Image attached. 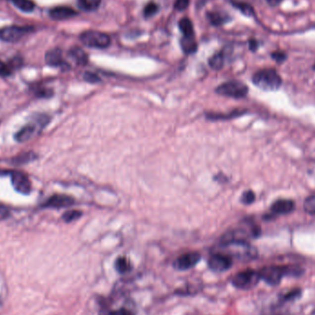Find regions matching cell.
Returning a JSON list of instances; mask_svg holds the SVG:
<instances>
[{
	"instance_id": "1",
	"label": "cell",
	"mask_w": 315,
	"mask_h": 315,
	"mask_svg": "<svg viewBox=\"0 0 315 315\" xmlns=\"http://www.w3.org/2000/svg\"><path fill=\"white\" fill-rule=\"evenodd\" d=\"M260 278L270 286H277L281 282L283 276H299L302 269L296 266H267L258 271Z\"/></svg>"
},
{
	"instance_id": "2",
	"label": "cell",
	"mask_w": 315,
	"mask_h": 315,
	"mask_svg": "<svg viewBox=\"0 0 315 315\" xmlns=\"http://www.w3.org/2000/svg\"><path fill=\"white\" fill-rule=\"evenodd\" d=\"M49 122L50 117L46 114L34 115L33 120L29 124L24 125L20 131L16 133L15 140L20 143H24L31 140L32 138L36 137L48 125Z\"/></svg>"
},
{
	"instance_id": "3",
	"label": "cell",
	"mask_w": 315,
	"mask_h": 315,
	"mask_svg": "<svg viewBox=\"0 0 315 315\" xmlns=\"http://www.w3.org/2000/svg\"><path fill=\"white\" fill-rule=\"evenodd\" d=\"M253 82L262 91L275 92L280 88L282 79L275 69L267 68L256 72L253 77Z\"/></svg>"
},
{
	"instance_id": "4",
	"label": "cell",
	"mask_w": 315,
	"mask_h": 315,
	"mask_svg": "<svg viewBox=\"0 0 315 315\" xmlns=\"http://www.w3.org/2000/svg\"><path fill=\"white\" fill-rule=\"evenodd\" d=\"M221 247L225 249L227 256H235L242 260H252L257 256V251L248 242L233 241L229 243H221Z\"/></svg>"
},
{
	"instance_id": "5",
	"label": "cell",
	"mask_w": 315,
	"mask_h": 315,
	"mask_svg": "<svg viewBox=\"0 0 315 315\" xmlns=\"http://www.w3.org/2000/svg\"><path fill=\"white\" fill-rule=\"evenodd\" d=\"M261 280L259 272L256 270L247 269L239 272L232 277V285L239 289H250L255 288Z\"/></svg>"
},
{
	"instance_id": "6",
	"label": "cell",
	"mask_w": 315,
	"mask_h": 315,
	"mask_svg": "<svg viewBox=\"0 0 315 315\" xmlns=\"http://www.w3.org/2000/svg\"><path fill=\"white\" fill-rule=\"evenodd\" d=\"M216 92L217 94L226 97L241 99L247 95L248 87L241 81L231 80L218 86L216 89Z\"/></svg>"
},
{
	"instance_id": "7",
	"label": "cell",
	"mask_w": 315,
	"mask_h": 315,
	"mask_svg": "<svg viewBox=\"0 0 315 315\" xmlns=\"http://www.w3.org/2000/svg\"><path fill=\"white\" fill-rule=\"evenodd\" d=\"M79 39L83 45L92 48H106L111 44L110 36L98 31L84 32L81 33Z\"/></svg>"
},
{
	"instance_id": "8",
	"label": "cell",
	"mask_w": 315,
	"mask_h": 315,
	"mask_svg": "<svg viewBox=\"0 0 315 315\" xmlns=\"http://www.w3.org/2000/svg\"><path fill=\"white\" fill-rule=\"evenodd\" d=\"M33 31V27H5L3 29H0V40L7 43H16Z\"/></svg>"
},
{
	"instance_id": "9",
	"label": "cell",
	"mask_w": 315,
	"mask_h": 315,
	"mask_svg": "<svg viewBox=\"0 0 315 315\" xmlns=\"http://www.w3.org/2000/svg\"><path fill=\"white\" fill-rule=\"evenodd\" d=\"M201 259V256L197 252L186 253L179 256L173 262V266L180 271L189 270L197 265Z\"/></svg>"
},
{
	"instance_id": "10",
	"label": "cell",
	"mask_w": 315,
	"mask_h": 315,
	"mask_svg": "<svg viewBox=\"0 0 315 315\" xmlns=\"http://www.w3.org/2000/svg\"><path fill=\"white\" fill-rule=\"evenodd\" d=\"M232 265V259L225 254H215L209 260V267L214 272H225L230 269Z\"/></svg>"
},
{
	"instance_id": "11",
	"label": "cell",
	"mask_w": 315,
	"mask_h": 315,
	"mask_svg": "<svg viewBox=\"0 0 315 315\" xmlns=\"http://www.w3.org/2000/svg\"><path fill=\"white\" fill-rule=\"evenodd\" d=\"M10 178L14 189L17 192L22 195H29L31 193L32 184L25 173L21 171H11Z\"/></svg>"
},
{
	"instance_id": "12",
	"label": "cell",
	"mask_w": 315,
	"mask_h": 315,
	"mask_svg": "<svg viewBox=\"0 0 315 315\" xmlns=\"http://www.w3.org/2000/svg\"><path fill=\"white\" fill-rule=\"evenodd\" d=\"M75 204V200L69 196L66 195H54L46 200V203L43 205L44 208L50 209H61V208H68Z\"/></svg>"
},
{
	"instance_id": "13",
	"label": "cell",
	"mask_w": 315,
	"mask_h": 315,
	"mask_svg": "<svg viewBox=\"0 0 315 315\" xmlns=\"http://www.w3.org/2000/svg\"><path fill=\"white\" fill-rule=\"evenodd\" d=\"M295 209V203L289 199H279L272 204L271 211L276 215H285L292 212Z\"/></svg>"
},
{
	"instance_id": "14",
	"label": "cell",
	"mask_w": 315,
	"mask_h": 315,
	"mask_svg": "<svg viewBox=\"0 0 315 315\" xmlns=\"http://www.w3.org/2000/svg\"><path fill=\"white\" fill-rule=\"evenodd\" d=\"M77 15L78 13L75 9L68 7H53L49 11V16L55 20H68Z\"/></svg>"
},
{
	"instance_id": "15",
	"label": "cell",
	"mask_w": 315,
	"mask_h": 315,
	"mask_svg": "<svg viewBox=\"0 0 315 315\" xmlns=\"http://www.w3.org/2000/svg\"><path fill=\"white\" fill-rule=\"evenodd\" d=\"M46 62L47 65L51 66H59V67H68V65L63 59L62 51L55 48L46 52Z\"/></svg>"
},
{
	"instance_id": "16",
	"label": "cell",
	"mask_w": 315,
	"mask_h": 315,
	"mask_svg": "<svg viewBox=\"0 0 315 315\" xmlns=\"http://www.w3.org/2000/svg\"><path fill=\"white\" fill-rule=\"evenodd\" d=\"M69 54L72 57L73 59L76 61L77 64L84 66L88 63V55L81 48L79 47H74L70 51Z\"/></svg>"
},
{
	"instance_id": "17",
	"label": "cell",
	"mask_w": 315,
	"mask_h": 315,
	"mask_svg": "<svg viewBox=\"0 0 315 315\" xmlns=\"http://www.w3.org/2000/svg\"><path fill=\"white\" fill-rule=\"evenodd\" d=\"M14 6L18 7L23 12H32L35 8V4L33 0H10Z\"/></svg>"
},
{
	"instance_id": "18",
	"label": "cell",
	"mask_w": 315,
	"mask_h": 315,
	"mask_svg": "<svg viewBox=\"0 0 315 315\" xmlns=\"http://www.w3.org/2000/svg\"><path fill=\"white\" fill-rule=\"evenodd\" d=\"M179 28L184 37H194V26L188 18H183L179 21Z\"/></svg>"
},
{
	"instance_id": "19",
	"label": "cell",
	"mask_w": 315,
	"mask_h": 315,
	"mask_svg": "<svg viewBox=\"0 0 315 315\" xmlns=\"http://www.w3.org/2000/svg\"><path fill=\"white\" fill-rule=\"evenodd\" d=\"M181 46L183 51L187 54L196 52L197 49V43L194 37H184L181 40Z\"/></svg>"
},
{
	"instance_id": "20",
	"label": "cell",
	"mask_w": 315,
	"mask_h": 315,
	"mask_svg": "<svg viewBox=\"0 0 315 315\" xmlns=\"http://www.w3.org/2000/svg\"><path fill=\"white\" fill-rule=\"evenodd\" d=\"M115 269L121 274H125L129 272L132 269V265L129 260L126 259L125 257H119L116 259L115 263H114Z\"/></svg>"
},
{
	"instance_id": "21",
	"label": "cell",
	"mask_w": 315,
	"mask_h": 315,
	"mask_svg": "<svg viewBox=\"0 0 315 315\" xmlns=\"http://www.w3.org/2000/svg\"><path fill=\"white\" fill-rule=\"evenodd\" d=\"M102 0H78L79 7L86 11H93L98 8Z\"/></svg>"
},
{
	"instance_id": "22",
	"label": "cell",
	"mask_w": 315,
	"mask_h": 315,
	"mask_svg": "<svg viewBox=\"0 0 315 315\" xmlns=\"http://www.w3.org/2000/svg\"><path fill=\"white\" fill-rule=\"evenodd\" d=\"M209 64L210 67L215 69V70H219L222 68L224 64V55L222 52H217L215 53L213 56L210 57L209 60Z\"/></svg>"
},
{
	"instance_id": "23",
	"label": "cell",
	"mask_w": 315,
	"mask_h": 315,
	"mask_svg": "<svg viewBox=\"0 0 315 315\" xmlns=\"http://www.w3.org/2000/svg\"><path fill=\"white\" fill-rule=\"evenodd\" d=\"M35 158H36L35 153L26 152V153H22V154H20V156L13 158V162L17 163V164H23V163L30 162V161H32Z\"/></svg>"
},
{
	"instance_id": "24",
	"label": "cell",
	"mask_w": 315,
	"mask_h": 315,
	"mask_svg": "<svg viewBox=\"0 0 315 315\" xmlns=\"http://www.w3.org/2000/svg\"><path fill=\"white\" fill-rule=\"evenodd\" d=\"M233 6L238 8L242 13L246 15V16H254L255 10L252 6H250L249 4L246 3H242V2H235L233 3Z\"/></svg>"
},
{
	"instance_id": "25",
	"label": "cell",
	"mask_w": 315,
	"mask_h": 315,
	"mask_svg": "<svg viewBox=\"0 0 315 315\" xmlns=\"http://www.w3.org/2000/svg\"><path fill=\"white\" fill-rule=\"evenodd\" d=\"M82 216V212L79 210H68L63 215L62 218L66 223L72 222L76 219H79V217Z\"/></svg>"
},
{
	"instance_id": "26",
	"label": "cell",
	"mask_w": 315,
	"mask_h": 315,
	"mask_svg": "<svg viewBox=\"0 0 315 315\" xmlns=\"http://www.w3.org/2000/svg\"><path fill=\"white\" fill-rule=\"evenodd\" d=\"M208 17H209L210 22L216 26L221 25L226 21V17L222 16L218 12H210V13L208 14Z\"/></svg>"
},
{
	"instance_id": "27",
	"label": "cell",
	"mask_w": 315,
	"mask_h": 315,
	"mask_svg": "<svg viewBox=\"0 0 315 315\" xmlns=\"http://www.w3.org/2000/svg\"><path fill=\"white\" fill-rule=\"evenodd\" d=\"M304 210L309 214H315V195L309 197L305 200Z\"/></svg>"
},
{
	"instance_id": "28",
	"label": "cell",
	"mask_w": 315,
	"mask_h": 315,
	"mask_svg": "<svg viewBox=\"0 0 315 315\" xmlns=\"http://www.w3.org/2000/svg\"><path fill=\"white\" fill-rule=\"evenodd\" d=\"M12 72H13V68L10 66V65L0 60V77L6 78L10 76Z\"/></svg>"
},
{
	"instance_id": "29",
	"label": "cell",
	"mask_w": 315,
	"mask_h": 315,
	"mask_svg": "<svg viewBox=\"0 0 315 315\" xmlns=\"http://www.w3.org/2000/svg\"><path fill=\"white\" fill-rule=\"evenodd\" d=\"M158 10V7L157 4H155L154 2H151L145 7V17L146 18H150L151 16L157 13Z\"/></svg>"
},
{
	"instance_id": "30",
	"label": "cell",
	"mask_w": 315,
	"mask_h": 315,
	"mask_svg": "<svg viewBox=\"0 0 315 315\" xmlns=\"http://www.w3.org/2000/svg\"><path fill=\"white\" fill-rule=\"evenodd\" d=\"M100 315H133V314L128 310L118 309V310H106L102 312Z\"/></svg>"
},
{
	"instance_id": "31",
	"label": "cell",
	"mask_w": 315,
	"mask_h": 315,
	"mask_svg": "<svg viewBox=\"0 0 315 315\" xmlns=\"http://www.w3.org/2000/svg\"><path fill=\"white\" fill-rule=\"evenodd\" d=\"M242 202L245 205H250V204L253 203L255 200H256V195L253 191H246L244 192L241 198Z\"/></svg>"
},
{
	"instance_id": "32",
	"label": "cell",
	"mask_w": 315,
	"mask_h": 315,
	"mask_svg": "<svg viewBox=\"0 0 315 315\" xmlns=\"http://www.w3.org/2000/svg\"><path fill=\"white\" fill-rule=\"evenodd\" d=\"M34 92L37 97H41V98H49L52 95V90H49L46 88H38V89L35 88Z\"/></svg>"
},
{
	"instance_id": "33",
	"label": "cell",
	"mask_w": 315,
	"mask_h": 315,
	"mask_svg": "<svg viewBox=\"0 0 315 315\" xmlns=\"http://www.w3.org/2000/svg\"><path fill=\"white\" fill-rule=\"evenodd\" d=\"M189 4H190V0H175L174 7L179 11H183L188 7Z\"/></svg>"
},
{
	"instance_id": "34",
	"label": "cell",
	"mask_w": 315,
	"mask_h": 315,
	"mask_svg": "<svg viewBox=\"0 0 315 315\" xmlns=\"http://www.w3.org/2000/svg\"><path fill=\"white\" fill-rule=\"evenodd\" d=\"M271 56H272L273 59L276 60L277 63H282L287 58V54L285 52H281V51H276V52H272Z\"/></svg>"
},
{
	"instance_id": "35",
	"label": "cell",
	"mask_w": 315,
	"mask_h": 315,
	"mask_svg": "<svg viewBox=\"0 0 315 315\" xmlns=\"http://www.w3.org/2000/svg\"><path fill=\"white\" fill-rule=\"evenodd\" d=\"M84 79L90 83H97L100 81V78L98 76L92 72H86L84 74Z\"/></svg>"
},
{
	"instance_id": "36",
	"label": "cell",
	"mask_w": 315,
	"mask_h": 315,
	"mask_svg": "<svg viewBox=\"0 0 315 315\" xmlns=\"http://www.w3.org/2000/svg\"><path fill=\"white\" fill-rule=\"evenodd\" d=\"M8 216H9V210H7L4 205L0 204V220L6 219Z\"/></svg>"
},
{
	"instance_id": "37",
	"label": "cell",
	"mask_w": 315,
	"mask_h": 315,
	"mask_svg": "<svg viewBox=\"0 0 315 315\" xmlns=\"http://www.w3.org/2000/svg\"><path fill=\"white\" fill-rule=\"evenodd\" d=\"M249 47L250 49L252 50V51H256V49L258 48V43H257V41L255 39H251L249 41Z\"/></svg>"
},
{
	"instance_id": "38",
	"label": "cell",
	"mask_w": 315,
	"mask_h": 315,
	"mask_svg": "<svg viewBox=\"0 0 315 315\" xmlns=\"http://www.w3.org/2000/svg\"><path fill=\"white\" fill-rule=\"evenodd\" d=\"M315 315V312H314V313H313V314H312V315Z\"/></svg>"
},
{
	"instance_id": "39",
	"label": "cell",
	"mask_w": 315,
	"mask_h": 315,
	"mask_svg": "<svg viewBox=\"0 0 315 315\" xmlns=\"http://www.w3.org/2000/svg\"><path fill=\"white\" fill-rule=\"evenodd\" d=\"M314 68H315V66H314Z\"/></svg>"
}]
</instances>
